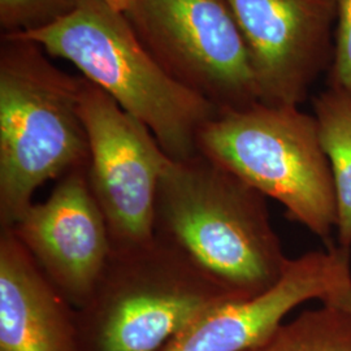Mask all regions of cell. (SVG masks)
I'll list each match as a JSON object with an SVG mask.
<instances>
[{"label":"cell","instance_id":"cell-1","mask_svg":"<svg viewBox=\"0 0 351 351\" xmlns=\"http://www.w3.org/2000/svg\"><path fill=\"white\" fill-rule=\"evenodd\" d=\"M155 236L186 254L236 300L274 287L290 262L267 198L201 154L167 164L156 198Z\"/></svg>","mask_w":351,"mask_h":351},{"label":"cell","instance_id":"cell-2","mask_svg":"<svg viewBox=\"0 0 351 351\" xmlns=\"http://www.w3.org/2000/svg\"><path fill=\"white\" fill-rule=\"evenodd\" d=\"M64 59L147 126L173 160L199 154L202 129L217 107L169 75L141 42L125 14L106 0H80L53 25L8 34Z\"/></svg>","mask_w":351,"mask_h":351},{"label":"cell","instance_id":"cell-3","mask_svg":"<svg viewBox=\"0 0 351 351\" xmlns=\"http://www.w3.org/2000/svg\"><path fill=\"white\" fill-rule=\"evenodd\" d=\"M46 55L34 42L1 36L0 229L16 224L43 184L88 163L84 77L65 73Z\"/></svg>","mask_w":351,"mask_h":351},{"label":"cell","instance_id":"cell-4","mask_svg":"<svg viewBox=\"0 0 351 351\" xmlns=\"http://www.w3.org/2000/svg\"><path fill=\"white\" fill-rule=\"evenodd\" d=\"M236 300L186 254L154 236L113 250L97 288L77 308L81 351H164L213 306Z\"/></svg>","mask_w":351,"mask_h":351},{"label":"cell","instance_id":"cell-5","mask_svg":"<svg viewBox=\"0 0 351 351\" xmlns=\"http://www.w3.org/2000/svg\"><path fill=\"white\" fill-rule=\"evenodd\" d=\"M199 154L237 176L326 247L335 246L336 195L314 114L298 106L223 110L202 129Z\"/></svg>","mask_w":351,"mask_h":351},{"label":"cell","instance_id":"cell-6","mask_svg":"<svg viewBox=\"0 0 351 351\" xmlns=\"http://www.w3.org/2000/svg\"><path fill=\"white\" fill-rule=\"evenodd\" d=\"M124 14L158 63L219 111L261 103L250 51L226 0H129Z\"/></svg>","mask_w":351,"mask_h":351},{"label":"cell","instance_id":"cell-7","mask_svg":"<svg viewBox=\"0 0 351 351\" xmlns=\"http://www.w3.org/2000/svg\"><path fill=\"white\" fill-rule=\"evenodd\" d=\"M80 112L88 136V182L113 250L149 242L155 236L160 180L171 158L147 126L85 77Z\"/></svg>","mask_w":351,"mask_h":351},{"label":"cell","instance_id":"cell-8","mask_svg":"<svg viewBox=\"0 0 351 351\" xmlns=\"http://www.w3.org/2000/svg\"><path fill=\"white\" fill-rule=\"evenodd\" d=\"M268 106H298L333 59L335 0H226Z\"/></svg>","mask_w":351,"mask_h":351},{"label":"cell","instance_id":"cell-9","mask_svg":"<svg viewBox=\"0 0 351 351\" xmlns=\"http://www.w3.org/2000/svg\"><path fill=\"white\" fill-rule=\"evenodd\" d=\"M7 229L75 308L88 302L112 256V239L90 188L88 165L58 180L46 201L34 202Z\"/></svg>","mask_w":351,"mask_h":351},{"label":"cell","instance_id":"cell-10","mask_svg":"<svg viewBox=\"0 0 351 351\" xmlns=\"http://www.w3.org/2000/svg\"><path fill=\"white\" fill-rule=\"evenodd\" d=\"M351 311L350 251L337 245L290 259L274 287L216 304L193 320L164 351H246L308 301Z\"/></svg>","mask_w":351,"mask_h":351},{"label":"cell","instance_id":"cell-11","mask_svg":"<svg viewBox=\"0 0 351 351\" xmlns=\"http://www.w3.org/2000/svg\"><path fill=\"white\" fill-rule=\"evenodd\" d=\"M0 351H81L77 308L0 229Z\"/></svg>","mask_w":351,"mask_h":351},{"label":"cell","instance_id":"cell-12","mask_svg":"<svg viewBox=\"0 0 351 351\" xmlns=\"http://www.w3.org/2000/svg\"><path fill=\"white\" fill-rule=\"evenodd\" d=\"M314 116L333 178L337 208V246L351 251L350 94L329 86L315 98Z\"/></svg>","mask_w":351,"mask_h":351},{"label":"cell","instance_id":"cell-13","mask_svg":"<svg viewBox=\"0 0 351 351\" xmlns=\"http://www.w3.org/2000/svg\"><path fill=\"white\" fill-rule=\"evenodd\" d=\"M246 351H351V311L322 304L284 322Z\"/></svg>","mask_w":351,"mask_h":351},{"label":"cell","instance_id":"cell-14","mask_svg":"<svg viewBox=\"0 0 351 351\" xmlns=\"http://www.w3.org/2000/svg\"><path fill=\"white\" fill-rule=\"evenodd\" d=\"M80 0H0L1 36L39 30L75 12Z\"/></svg>","mask_w":351,"mask_h":351},{"label":"cell","instance_id":"cell-15","mask_svg":"<svg viewBox=\"0 0 351 351\" xmlns=\"http://www.w3.org/2000/svg\"><path fill=\"white\" fill-rule=\"evenodd\" d=\"M336 30L335 50L328 80L330 88L351 95V0H335Z\"/></svg>","mask_w":351,"mask_h":351},{"label":"cell","instance_id":"cell-16","mask_svg":"<svg viewBox=\"0 0 351 351\" xmlns=\"http://www.w3.org/2000/svg\"><path fill=\"white\" fill-rule=\"evenodd\" d=\"M110 5H112L113 8H116L117 11H121L124 12L128 7V3L129 0H106Z\"/></svg>","mask_w":351,"mask_h":351}]
</instances>
